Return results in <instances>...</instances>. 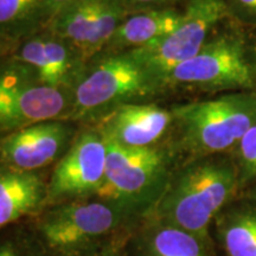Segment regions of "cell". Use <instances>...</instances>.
Instances as JSON below:
<instances>
[{"label": "cell", "mask_w": 256, "mask_h": 256, "mask_svg": "<svg viewBox=\"0 0 256 256\" xmlns=\"http://www.w3.org/2000/svg\"><path fill=\"white\" fill-rule=\"evenodd\" d=\"M240 196L238 170L230 153L179 162L151 217L211 238L216 217Z\"/></svg>", "instance_id": "6da1fadb"}, {"label": "cell", "mask_w": 256, "mask_h": 256, "mask_svg": "<svg viewBox=\"0 0 256 256\" xmlns=\"http://www.w3.org/2000/svg\"><path fill=\"white\" fill-rule=\"evenodd\" d=\"M166 144L179 162L230 153L256 124V90L224 92L206 100L174 104Z\"/></svg>", "instance_id": "7a4b0ae2"}, {"label": "cell", "mask_w": 256, "mask_h": 256, "mask_svg": "<svg viewBox=\"0 0 256 256\" xmlns=\"http://www.w3.org/2000/svg\"><path fill=\"white\" fill-rule=\"evenodd\" d=\"M138 218L113 202L80 198L54 204L37 220L44 252L57 256H94Z\"/></svg>", "instance_id": "3957f363"}, {"label": "cell", "mask_w": 256, "mask_h": 256, "mask_svg": "<svg viewBox=\"0 0 256 256\" xmlns=\"http://www.w3.org/2000/svg\"><path fill=\"white\" fill-rule=\"evenodd\" d=\"M106 142L104 182L96 197L113 202L138 220L146 218L165 192L179 159L166 142L142 148Z\"/></svg>", "instance_id": "277c9868"}, {"label": "cell", "mask_w": 256, "mask_h": 256, "mask_svg": "<svg viewBox=\"0 0 256 256\" xmlns=\"http://www.w3.org/2000/svg\"><path fill=\"white\" fill-rule=\"evenodd\" d=\"M156 95L154 83L132 54L98 55L88 62L72 89L68 120L92 126L120 106L148 102Z\"/></svg>", "instance_id": "5b68a950"}, {"label": "cell", "mask_w": 256, "mask_h": 256, "mask_svg": "<svg viewBox=\"0 0 256 256\" xmlns=\"http://www.w3.org/2000/svg\"><path fill=\"white\" fill-rule=\"evenodd\" d=\"M220 92L255 90L244 28L229 19L211 34L190 60L172 70L164 84L165 92Z\"/></svg>", "instance_id": "8992f818"}, {"label": "cell", "mask_w": 256, "mask_h": 256, "mask_svg": "<svg viewBox=\"0 0 256 256\" xmlns=\"http://www.w3.org/2000/svg\"><path fill=\"white\" fill-rule=\"evenodd\" d=\"M70 110V90L46 84L34 69L12 56L0 66V132L68 120Z\"/></svg>", "instance_id": "52a82bcc"}, {"label": "cell", "mask_w": 256, "mask_h": 256, "mask_svg": "<svg viewBox=\"0 0 256 256\" xmlns=\"http://www.w3.org/2000/svg\"><path fill=\"white\" fill-rule=\"evenodd\" d=\"M226 20L228 14L223 0H188L180 23L171 34L128 52L145 68L158 94H162L172 70L196 55Z\"/></svg>", "instance_id": "ba28073f"}, {"label": "cell", "mask_w": 256, "mask_h": 256, "mask_svg": "<svg viewBox=\"0 0 256 256\" xmlns=\"http://www.w3.org/2000/svg\"><path fill=\"white\" fill-rule=\"evenodd\" d=\"M107 142L95 126H81L54 168L46 206L98 196L104 182Z\"/></svg>", "instance_id": "9c48e42d"}, {"label": "cell", "mask_w": 256, "mask_h": 256, "mask_svg": "<svg viewBox=\"0 0 256 256\" xmlns=\"http://www.w3.org/2000/svg\"><path fill=\"white\" fill-rule=\"evenodd\" d=\"M128 14L122 0H76L51 19L46 30L75 48L88 63L104 51Z\"/></svg>", "instance_id": "30bf717a"}, {"label": "cell", "mask_w": 256, "mask_h": 256, "mask_svg": "<svg viewBox=\"0 0 256 256\" xmlns=\"http://www.w3.org/2000/svg\"><path fill=\"white\" fill-rule=\"evenodd\" d=\"M81 126L69 120L44 121L0 139V160L10 170L36 172L64 156Z\"/></svg>", "instance_id": "8fae6325"}, {"label": "cell", "mask_w": 256, "mask_h": 256, "mask_svg": "<svg viewBox=\"0 0 256 256\" xmlns=\"http://www.w3.org/2000/svg\"><path fill=\"white\" fill-rule=\"evenodd\" d=\"M174 115L171 108L151 102H133L118 107L95 126L107 142L142 148L168 142Z\"/></svg>", "instance_id": "7c38bea8"}, {"label": "cell", "mask_w": 256, "mask_h": 256, "mask_svg": "<svg viewBox=\"0 0 256 256\" xmlns=\"http://www.w3.org/2000/svg\"><path fill=\"white\" fill-rule=\"evenodd\" d=\"M11 56L28 64L46 84L70 92L88 64L75 48L46 30L19 42Z\"/></svg>", "instance_id": "4fadbf2b"}, {"label": "cell", "mask_w": 256, "mask_h": 256, "mask_svg": "<svg viewBox=\"0 0 256 256\" xmlns=\"http://www.w3.org/2000/svg\"><path fill=\"white\" fill-rule=\"evenodd\" d=\"M133 244L134 256H217L211 238L151 216L142 220Z\"/></svg>", "instance_id": "5bb4252c"}, {"label": "cell", "mask_w": 256, "mask_h": 256, "mask_svg": "<svg viewBox=\"0 0 256 256\" xmlns=\"http://www.w3.org/2000/svg\"><path fill=\"white\" fill-rule=\"evenodd\" d=\"M183 17V8L151 10L128 14L100 55L142 49L171 34Z\"/></svg>", "instance_id": "9a60e30c"}, {"label": "cell", "mask_w": 256, "mask_h": 256, "mask_svg": "<svg viewBox=\"0 0 256 256\" xmlns=\"http://www.w3.org/2000/svg\"><path fill=\"white\" fill-rule=\"evenodd\" d=\"M48 200V184L37 172H0V229L40 211Z\"/></svg>", "instance_id": "2e32d148"}, {"label": "cell", "mask_w": 256, "mask_h": 256, "mask_svg": "<svg viewBox=\"0 0 256 256\" xmlns=\"http://www.w3.org/2000/svg\"><path fill=\"white\" fill-rule=\"evenodd\" d=\"M226 256H256V202L238 196L212 224Z\"/></svg>", "instance_id": "e0dca14e"}, {"label": "cell", "mask_w": 256, "mask_h": 256, "mask_svg": "<svg viewBox=\"0 0 256 256\" xmlns=\"http://www.w3.org/2000/svg\"><path fill=\"white\" fill-rule=\"evenodd\" d=\"M49 22L46 0H0V37L19 43L46 30Z\"/></svg>", "instance_id": "ac0fdd59"}, {"label": "cell", "mask_w": 256, "mask_h": 256, "mask_svg": "<svg viewBox=\"0 0 256 256\" xmlns=\"http://www.w3.org/2000/svg\"><path fill=\"white\" fill-rule=\"evenodd\" d=\"M238 170L240 194L256 185V124L230 152Z\"/></svg>", "instance_id": "d6986e66"}, {"label": "cell", "mask_w": 256, "mask_h": 256, "mask_svg": "<svg viewBox=\"0 0 256 256\" xmlns=\"http://www.w3.org/2000/svg\"><path fill=\"white\" fill-rule=\"evenodd\" d=\"M228 19L242 28H256V0H223Z\"/></svg>", "instance_id": "ffe728a7"}, {"label": "cell", "mask_w": 256, "mask_h": 256, "mask_svg": "<svg viewBox=\"0 0 256 256\" xmlns=\"http://www.w3.org/2000/svg\"><path fill=\"white\" fill-rule=\"evenodd\" d=\"M124 8L130 14L151 10L183 8L188 0H122Z\"/></svg>", "instance_id": "44dd1931"}, {"label": "cell", "mask_w": 256, "mask_h": 256, "mask_svg": "<svg viewBox=\"0 0 256 256\" xmlns=\"http://www.w3.org/2000/svg\"><path fill=\"white\" fill-rule=\"evenodd\" d=\"M0 256H40V254L30 246L22 244L14 240H6L0 242Z\"/></svg>", "instance_id": "7402d4cb"}, {"label": "cell", "mask_w": 256, "mask_h": 256, "mask_svg": "<svg viewBox=\"0 0 256 256\" xmlns=\"http://www.w3.org/2000/svg\"><path fill=\"white\" fill-rule=\"evenodd\" d=\"M74 2H76V0H46V8L48 12H49L50 20L55 17L60 11H62L63 8H66V6L72 4Z\"/></svg>", "instance_id": "603a6c76"}, {"label": "cell", "mask_w": 256, "mask_h": 256, "mask_svg": "<svg viewBox=\"0 0 256 256\" xmlns=\"http://www.w3.org/2000/svg\"><path fill=\"white\" fill-rule=\"evenodd\" d=\"M252 78H254L255 90H256V49H252Z\"/></svg>", "instance_id": "cb8c5ba5"}, {"label": "cell", "mask_w": 256, "mask_h": 256, "mask_svg": "<svg viewBox=\"0 0 256 256\" xmlns=\"http://www.w3.org/2000/svg\"><path fill=\"white\" fill-rule=\"evenodd\" d=\"M94 256H121V254H120V252L118 250V249L110 248V249H107V250L98 252V254H96Z\"/></svg>", "instance_id": "d4e9b609"}, {"label": "cell", "mask_w": 256, "mask_h": 256, "mask_svg": "<svg viewBox=\"0 0 256 256\" xmlns=\"http://www.w3.org/2000/svg\"><path fill=\"white\" fill-rule=\"evenodd\" d=\"M240 196H244L249 198V200L256 202V185L255 186H252V188H249V190H247L246 192H243V194H240Z\"/></svg>", "instance_id": "484cf974"}]
</instances>
